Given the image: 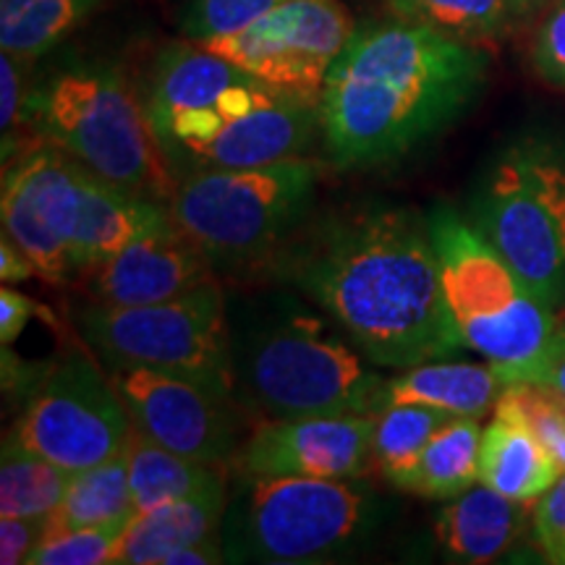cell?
I'll return each instance as SVG.
<instances>
[{"instance_id": "1", "label": "cell", "mask_w": 565, "mask_h": 565, "mask_svg": "<svg viewBox=\"0 0 565 565\" xmlns=\"http://www.w3.org/2000/svg\"><path fill=\"white\" fill-rule=\"evenodd\" d=\"M273 265L372 364L408 370L461 351L445 312L429 223L414 210H341L296 233Z\"/></svg>"}, {"instance_id": "2", "label": "cell", "mask_w": 565, "mask_h": 565, "mask_svg": "<svg viewBox=\"0 0 565 565\" xmlns=\"http://www.w3.org/2000/svg\"><path fill=\"white\" fill-rule=\"evenodd\" d=\"M484 71L475 45L419 21L356 26L317 105L328 160L362 171L408 158L475 103Z\"/></svg>"}, {"instance_id": "3", "label": "cell", "mask_w": 565, "mask_h": 565, "mask_svg": "<svg viewBox=\"0 0 565 565\" xmlns=\"http://www.w3.org/2000/svg\"><path fill=\"white\" fill-rule=\"evenodd\" d=\"M233 393L246 414L263 419L380 414L387 380L328 315L288 296L249 301L228 312Z\"/></svg>"}, {"instance_id": "4", "label": "cell", "mask_w": 565, "mask_h": 565, "mask_svg": "<svg viewBox=\"0 0 565 565\" xmlns=\"http://www.w3.org/2000/svg\"><path fill=\"white\" fill-rule=\"evenodd\" d=\"M445 312L461 349L479 353L505 385L534 380L561 328L555 309L529 291L475 223L440 207L427 217Z\"/></svg>"}, {"instance_id": "5", "label": "cell", "mask_w": 565, "mask_h": 565, "mask_svg": "<svg viewBox=\"0 0 565 565\" xmlns=\"http://www.w3.org/2000/svg\"><path fill=\"white\" fill-rule=\"evenodd\" d=\"M30 129L113 186L171 202L179 181L121 68L84 63L53 74L32 92Z\"/></svg>"}, {"instance_id": "6", "label": "cell", "mask_w": 565, "mask_h": 565, "mask_svg": "<svg viewBox=\"0 0 565 565\" xmlns=\"http://www.w3.org/2000/svg\"><path fill=\"white\" fill-rule=\"evenodd\" d=\"M320 179L312 158L192 173L175 183L168 210L215 270H263L307 225Z\"/></svg>"}, {"instance_id": "7", "label": "cell", "mask_w": 565, "mask_h": 565, "mask_svg": "<svg viewBox=\"0 0 565 565\" xmlns=\"http://www.w3.org/2000/svg\"><path fill=\"white\" fill-rule=\"evenodd\" d=\"M362 479L244 477L223 515L228 563H324L359 547L380 524Z\"/></svg>"}, {"instance_id": "8", "label": "cell", "mask_w": 565, "mask_h": 565, "mask_svg": "<svg viewBox=\"0 0 565 565\" xmlns=\"http://www.w3.org/2000/svg\"><path fill=\"white\" fill-rule=\"evenodd\" d=\"M477 231L550 309L565 307V141L524 137L477 196Z\"/></svg>"}, {"instance_id": "9", "label": "cell", "mask_w": 565, "mask_h": 565, "mask_svg": "<svg viewBox=\"0 0 565 565\" xmlns=\"http://www.w3.org/2000/svg\"><path fill=\"white\" fill-rule=\"evenodd\" d=\"M79 330L110 370L145 366L189 380L221 398H236L228 303L217 278L173 301L92 303L79 315Z\"/></svg>"}, {"instance_id": "10", "label": "cell", "mask_w": 565, "mask_h": 565, "mask_svg": "<svg viewBox=\"0 0 565 565\" xmlns=\"http://www.w3.org/2000/svg\"><path fill=\"white\" fill-rule=\"evenodd\" d=\"M175 181L307 158L322 137L317 105L294 100L249 74L200 108L150 118Z\"/></svg>"}, {"instance_id": "11", "label": "cell", "mask_w": 565, "mask_h": 565, "mask_svg": "<svg viewBox=\"0 0 565 565\" xmlns=\"http://www.w3.org/2000/svg\"><path fill=\"white\" fill-rule=\"evenodd\" d=\"M13 429L34 454L79 475L124 454L134 422L110 372L71 353L47 370Z\"/></svg>"}, {"instance_id": "12", "label": "cell", "mask_w": 565, "mask_h": 565, "mask_svg": "<svg viewBox=\"0 0 565 565\" xmlns=\"http://www.w3.org/2000/svg\"><path fill=\"white\" fill-rule=\"evenodd\" d=\"M353 32L356 24L341 0H286L246 30L200 45L278 95L320 105L330 71Z\"/></svg>"}, {"instance_id": "13", "label": "cell", "mask_w": 565, "mask_h": 565, "mask_svg": "<svg viewBox=\"0 0 565 565\" xmlns=\"http://www.w3.org/2000/svg\"><path fill=\"white\" fill-rule=\"evenodd\" d=\"M87 168L61 147L38 139L3 168V233L30 257L42 280L76 278V233Z\"/></svg>"}, {"instance_id": "14", "label": "cell", "mask_w": 565, "mask_h": 565, "mask_svg": "<svg viewBox=\"0 0 565 565\" xmlns=\"http://www.w3.org/2000/svg\"><path fill=\"white\" fill-rule=\"evenodd\" d=\"M134 429L173 454L225 469L242 450L244 408L204 387L145 366L110 370Z\"/></svg>"}, {"instance_id": "15", "label": "cell", "mask_w": 565, "mask_h": 565, "mask_svg": "<svg viewBox=\"0 0 565 565\" xmlns=\"http://www.w3.org/2000/svg\"><path fill=\"white\" fill-rule=\"evenodd\" d=\"M377 414L263 419L236 456L242 477L362 479L372 458Z\"/></svg>"}, {"instance_id": "16", "label": "cell", "mask_w": 565, "mask_h": 565, "mask_svg": "<svg viewBox=\"0 0 565 565\" xmlns=\"http://www.w3.org/2000/svg\"><path fill=\"white\" fill-rule=\"evenodd\" d=\"M95 303L145 307L173 301L215 280V267L179 225L139 238L82 275Z\"/></svg>"}, {"instance_id": "17", "label": "cell", "mask_w": 565, "mask_h": 565, "mask_svg": "<svg viewBox=\"0 0 565 565\" xmlns=\"http://www.w3.org/2000/svg\"><path fill=\"white\" fill-rule=\"evenodd\" d=\"M173 217L168 204L118 189L100 175L87 171L84 179L82 223L76 233V278L116 257L126 246L154 231L171 228Z\"/></svg>"}, {"instance_id": "18", "label": "cell", "mask_w": 565, "mask_h": 565, "mask_svg": "<svg viewBox=\"0 0 565 565\" xmlns=\"http://www.w3.org/2000/svg\"><path fill=\"white\" fill-rule=\"evenodd\" d=\"M526 529V503L475 484L450 498L437 513L435 536L456 563H492L505 555Z\"/></svg>"}, {"instance_id": "19", "label": "cell", "mask_w": 565, "mask_h": 565, "mask_svg": "<svg viewBox=\"0 0 565 565\" xmlns=\"http://www.w3.org/2000/svg\"><path fill=\"white\" fill-rule=\"evenodd\" d=\"M225 508H228V487L137 513L113 563L162 565L175 550L221 536Z\"/></svg>"}, {"instance_id": "20", "label": "cell", "mask_w": 565, "mask_h": 565, "mask_svg": "<svg viewBox=\"0 0 565 565\" xmlns=\"http://www.w3.org/2000/svg\"><path fill=\"white\" fill-rule=\"evenodd\" d=\"M505 380L492 364L427 362L387 380V406L419 404L450 416H482L498 406Z\"/></svg>"}, {"instance_id": "21", "label": "cell", "mask_w": 565, "mask_h": 565, "mask_svg": "<svg viewBox=\"0 0 565 565\" xmlns=\"http://www.w3.org/2000/svg\"><path fill=\"white\" fill-rule=\"evenodd\" d=\"M561 477L553 458L515 416L494 412L482 433L479 482L519 503H536Z\"/></svg>"}, {"instance_id": "22", "label": "cell", "mask_w": 565, "mask_h": 565, "mask_svg": "<svg viewBox=\"0 0 565 565\" xmlns=\"http://www.w3.org/2000/svg\"><path fill=\"white\" fill-rule=\"evenodd\" d=\"M482 433L475 416H456L424 445L412 469L395 479L393 487L416 498L450 500L479 482V450Z\"/></svg>"}, {"instance_id": "23", "label": "cell", "mask_w": 565, "mask_h": 565, "mask_svg": "<svg viewBox=\"0 0 565 565\" xmlns=\"http://www.w3.org/2000/svg\"><path fill=\"white\" fill-rule=\"evenodd\" d=\"M129 484L134 513H147L173 500L225 490V469L173 454L134 429L129 440Z\"/></svg>"}, {"instance_id": "24", "label": "cell", "mask_w": 565, "mask_h": 565, "mask_svg": "<svg viewBox=\"0 0 565 565\" xmlns=\"http://www.w3.org/2000/svg\"><path fill=\"white\" fill-rule=\"evenodd\" d=\"M134 515L131 484H129V448L110 461L92 466L79 471L71 479L61 505L47 515L45 536L74 532V529H87L108 521Z\"/></svg>"}, {"instance_id": "25", "label": "cell", "mask_w": 565, "mask_h": 565, "mask_svg": "<svg viewBox=\"0 0 565 565\" xmlns=\"http://www.w3.org/2000/svg\"><path fill=\"white\" fill-rule=\"evenodd\" d=\"M108 0H0V47L40 58Z\"/></svg>"}, {"instance_id": "26", "label": "cell", "mask_w": 565, "mask_h": 565, "mask_svg": "<svg viewBox=\"0 0 565 565\" xmlns=\"http://www.w3.org/2000/svg\"><path fill=\"white\" fill-rule=\"evenodd\" d=\"M71 479V471L26 448L17 429L6 433L0 454V515L47 519L61 505Z\"/></svg>"}, {"instance_id": "27", "label": "cell", "mask_w": 565, "mask_h": 565, "mask_svg": "<svg viewBox=\"0 0 565 565\" xmlns=\"http://www.w3.org/2000/svg\"><path fill=\"white\" fill-rule=\"evenodd\" d=\"M391 6L398 19L435 26L469 45L498 40L534 9L529 0H391Z\"/></svg>"}, {"instance_id": "28", "label": "cell", "mask_w": 565, "mask_h": 565, "mask_svg": "<svg viewBox=\"0 0 565 565\" xmlns=\"http://www.w3.org/2000/svg\"><path fill=\"white\" fill-rule=\"evenodd\" d=\"M456 416L419 404H391L374 422L372 458L387 482H395L406 469H412L422 456L424 445L440 433Z\"/></svg>"}, {"instance_id": "29", "label": "cell", "mask_w": 565, "mask_h": 565, "mask_svg": "<svg viewBox=\"0 0 565 565\" xmlns=\"http://www.w3.org/2000/svg\"><path fill=\"white\" fill-rule=\"evenodd\" d=\"M494 412H505L519 419L540 440L557 471H565V406L547 385L534 380L505 385Z\"/></svg>"}, {"instance_id": "30", "label": "cell", "mask_w": 565, "mask_h": 565, "mask_svg": "<svg viewBox=\"0 0 565 565\" xmlns=\"http://www.w3.org/2000/svg\"><path fill=\"white\" fill-rule=\"evenodd\" d=\"M137 515V513H134ZM134 515L42 540L26 565H105L113 563Z\"/></svg>"}, {"instance_id": "31", "label": "cell", "mask_w": 565, "mask_h": 565, "mask_svg": "<svg viewBox=\"0 0 565 565\" xmlns=\"http://www.w3.org/2000/svg\"><path fill=\"white\" fill-rule=\"evenodd\" d=\"M282 3L286 0H186L181 21L183 38L204 42L236 34Z\"/></svg>"}, {"instance_id": "32", "label": "cell", "mask_w": 565, "mask_h": 565, "mask_svg": "<svg viewBox=\"0 0 565 565\" xmlns=\"http://www.w3.org/2000/svg\"><path fill=\"white\" fill-rule=\"evenodd\" d=\"M30 58L3 51L0 55V134H3V168L19 158L26 147H21V129L30 126L32 87L26 84Z\"/></svg>"}, {"instance_id": "33", "label": "cell", "mask_w": 565, "mask_h": 565, "mask_svg": "<svg viewBox=\"0 0 565 565\" xmlns=\"http://www.w3.org/2000/svg\"><path fill=\"white\" fill-rule=\"evenodd\" d=\"M532 63L542 79L565 87V0H553L545 19L536 26Z\"/></svg>"}, {"instance_id": "34", "label": "cell", "mask_w": 565, "mask_h": 565, "mask_svg": "<svg viewBox=\"0 0 565 565\" xmlns=\"http://www.w3.org/2000/svg\"><path fill=\"white\" fill-rule=\"evenodd\" d=\"M534 540L545 561L565 565V471L534 505Z\"/></svg>"}, {"instance_id": "35", "label": "cell", "mask_w": 565, "mask_h": 565, "mask_svg": "<svg viewBox=\"0 0 565 565\" xmlns=\"http://www.w3.org/2000/svg\"><path fill=\"white\" fill-rule=\"evenodd\" d=\"M47 519H24V515H0V563L19 565L30 561V555L45 536Z\"/></svg>"}, {"instance_id": "36", "label": "cell", "mask_w": 565, "mask_h": 565, "mask_svg": "<svg viewBox=\"0 0 565 565\" xmlns=\"http://www.w3.org/2000/svg\"><path fill=\"white\" fill-rule=\"evenodd\" d=\"M32 317H51L38 301L19 294L13 286L0 288V343L13 345V341L24 333ZM53 320V317H51Z\"/></svg>"}, {"instance_id": "37", "label": "cell", "mask_w": 565, "mask_h": 565, "mask_svg": "<svg viewBox=\"0 0 565 565\" xmlns=\"http://www.w3.org/2000/svg\"><path fill=\"white\" fill-rule=\"evenodd\" d=\"M534 383L547 385L565 406V324L557 328L545 362H542V366L534 374Z\"/></svg>"}, {"instance_id": "38", "label": "cell", "mask_w": 565, "mask_h": 565, "mask_svg": "<svg viewBox=\"0 0 565 565\" xmlns=\"http://www.w3.org/2000/svg\"><path fill=\"white\" fill-rule=\"evenodd\" d=\"M38 270H34L30 257L3 233L0 236V280H3V286H17V282L30 280Z\"/></svg>"}, {"instance_id": "39", "label": "cell", "mask_w": 565, "mask_h": 565, "mask_svg": "<svg viewBox=\"0 0 565 565\" xmlns=\"http://www.w3.org/2000/svg\"><path fill=\"white\" fill-rule=\"evenodd\" d=\"M529 3H532V6H540V3H545V0H529Z\"/></svg>"}]
</instances>
